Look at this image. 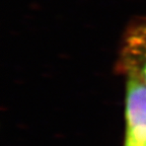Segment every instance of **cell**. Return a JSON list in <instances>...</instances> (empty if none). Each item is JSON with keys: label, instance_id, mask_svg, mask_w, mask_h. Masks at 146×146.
<instances>
[{"label": "cell", "instance_id": "cell-1", "mask_svg": "<svg viewBox=\"0 0 146 146\" xmlns=\"http://www.w3.org/2000/svg\"><path fill=\"white\" fill-rule=\"evenodd\" d=\"M120 67L127 77L146 84V16L134 21L124 35Z\"/></svg>", "mask_w": 146, "mask_h": 146}, {"label": "cell", "instance_id": "cell-2", "mask_svg": "<svg viewBox=\"0 0 146 146\" xmlns=\"http://www.w3.org/2000/svg\"><path fill=\"white\" fill-rule=\"evenodd\" d=\"M125 146H146V84L127 77Z\"/></svg>", "mask_w": 146, "mask_h": 146}, {"label": "cell", "instance_id": "cell-3", "mask_svg": "<svg viewBox=\"0 0 146 146\" xmlns=\"http://www.w3.org/2000/svg\"><path fill=\"white\" fill-rule=\"evenodd\" d=\"M137 146H144V145H137Z\"/></svg>", "mask_w": 146, "mask_h": 146}]
</instances>
